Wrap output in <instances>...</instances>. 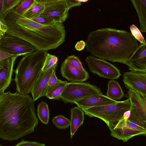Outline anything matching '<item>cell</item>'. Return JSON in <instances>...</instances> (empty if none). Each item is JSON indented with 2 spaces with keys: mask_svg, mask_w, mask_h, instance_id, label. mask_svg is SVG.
Masks as SVG:
<instances>
[{
  "mask_svg": "<svg viewBox=\"0 0 146 146\" xmlns=\"http://www.w3.org/2000/svg\"><path fill=\"white\" fill-rule=\"evenodd\" d=\"M4 0H0V19L2 20L3 18V10Z\"/></svg>",
  "mask_w": 146,
  "mask_h": 146,
  "instance_id": "obj_37",
  "label": "cell"
},
{
  "mask_svg": "<svg viewBox=\"0 0 146 146\" xmlns=\"http://www.w3.org/2000/svg\"><path fill=\"white\" fill-rule=\"evenodd\" d=\"M34 0H21L20 3L14 9L17 13L22 15L31 5Z\"/></svg>",
  "mask_w": 146,
  "mask_h": 146,
  "instance_id": "obj_27",
  "label": "cell"
},
{
  "mask_svg": "<svg viewBox=\"0 0 146 146\" xmlns=\"http://www.w3.org/2000/svg\"><path fill=\"white\" fill-rule=\"evenodd\" d=\"M123 80L127 89H131L146 97V71L131 70L124 72Z\"/></svg>",
  "mask_w": 146,
  "mask_h": 146,
  "instance_id": "obj_11",
  "label": "cell"
},
{
  "mask_svg": "<svg viewBox=\"0 0 146 146\" xmlns=\"http://www.w3.org/2000/svg\"><path fill=\"white\" fill-rule=\"evenodd\" d=\"M85 60L90 71L100 77L111 80L117 79L121 75L116 67L106 60L91 55L87 56Z\"/></svg>",
  "mask_w": 146,
  "mask_h": 146,
  "instance_id": "obj_9",
  "label": "cell"
},
{
  "mask_svg": "<svg viewBox=\"0 0 146 146\" xmlns=\"http://www.w3.org/2000/svg\"><path fill=\"white\" fill-rule=\"evenodd\" d=\"M126 96L133 104L139 115L146 120V97L129 89Z\"/></svg>",
  "mask_w": 146,
  "mask_h": 146,
  "instance_id": "obj_17",
  "label": "cell"
},
{
  "mask_svg": "<svg viewBox=\"0 0 146 146\" xmlns=\"http://www.w3.org/2000/svg\"><path fill=\"white\" fill-rule=\"evenodd\" d=\"M58 60L56 56L47 53L45 57L42 71H45L57 64Z\"/></svg>",
  "mask_w": 146,
  "mask_h": 146,
  "instance_id": "obj_25",
  "label": "cell"
},
{
  "mask_svg": "<svg viewBox=\"0 0 146 146\" xmlns=\"http://www.w3.org/2000/svg\"><path fill=\"white\" fill-rule=\"evenodd\" d=\"M45 7L41 17L63 23L68 17L69 8L66 0H43Z\"/></svg>",
  "mask_w": 146,
  "mask_h": 146,
  "instance_id": "obj_10",
  "label": "cell"
},
{
  "mask_svg": "<svg viewBox=\"0 0 146 146\" xmlns=\"http://www.w3.org/2000/svg\"><path fill=\"white\" fill-rule=\"evenodd\" d=\"M31 20L38 23L44 25L53 26L57 23L40 16L35 17Z\"/></svg>",
  "mask_w": 146,
  "mask_h": 146,
  "instance_id": "obj_30",
  "label": "cell"
},
{
  "mask_svg": "<svg viewBox=\"0 0 146 146\" xmlns=\"http://www.w3.org/2000/svg\"><path fill=\"white\" fill-rule=\"evenodd\" d=\"M34 102L17 92L0 93V138L16 140L34 131L38 123Z\"/></svg>",
  "mask_w": 146,
  "mask_h": 146,
  "instance_id": "obj_1",
  "label": "cell"
},
{
  "mask_svg": "<svg viewBox=\"0 0 146 146\" xmlns=\"http://www.w3.org/2000/svg\"><path fill=\"white\" fill-rule=\"evenodd\" d=\"M103 94L100 89L89 82H68L60 96L65 103L74 104L79 100L91 96Z\"/></svg>",
  "mask_w": 146,
  "mask_h": 146,
  "instance_id": "obj_7",
  "label": "cell"
},
{
  "mask_svg": "<svg viewBox=\"0 0 146 146\" xmlns=\"http://www.w3.org/2000/svg\"><path fill=\"white\" fill-rule=\"evenodd\" d=\"M0 146H3L1 145H0Z\"/></svg>",
  "mask_w": 146,
  "mask_h": 146,
  "instance_id": "obj_39",
  "label": "cell"
},
{
  "mask_svg": "<svg viewBox=\"0 0 146 146\" xmlns=\"http://www.w3.org/2000/svg\"><path fill=\"white\" fill-rule=\"evenodd\" d=\"M44 7L43 0H34L33 3L21 15L31 19L40 16L43 13Z\"/></svg>",
  "mask_w": 146,
  "mask_h": 146,
  "instance_id": "obj_20",
  "label": "cell"
},
{
  "mask_svg": "<svg viewBox=\"0 0 146 146\" xmlns=\"http://www.w3.org/2000/svg\"><path fill=\"white\" fill-rule=\"evenodd\" d=\"M37 115L42 123L47 124L49 122V112L48 104L46 102L42 101L38 105Z\"/></svg>",
  "mask_w": 146,
  "mask_h": 146,
  "instance_id": "obj_23",
  "label": "cell"
},
{
  "mask_svg": "<svg viewBox=\"0 0 146 146\" xmlns=\"http://www.w3.org/2000/svg\"><path fill=\"white\" fill-rule=\"evenodd\" d=\"M19 56L16 55L4 60V66L0 69V93L4 92L10 84L15 61Z\"/></svg>",
  "mask_w": 146,
  "mask_h": 146,
  "instance_id": "obj_15",
  "label": "cell"
},
{
  "mask_svg": "<svg viewBox=\"0 0 146 146\" xmlns=\"http://www.w3.org/2000/svg\"><path fill=\"white\" fill-rule=\"evenodd\" d=\"M129 115L123 117L113 128L110 129L111 135L118 140L126 142L136 136L146 135V120L137 111L131 103Z\"/></svg>",
  "mask_w": 146,
  "mask_h": 146,
  "instance_id": "obj_5",
  "label": "cell"
},
{
  "mask_svg": "<svg viewBox=\"0 0 146 146\" xmlns=\"http://www.w3.org/2000/svg\"><path fill=\"white\" fill-rule=\"evenodd\" d=\"M52 122L57 128L62 129L68 128L71 123L70 120L61 115L54 117Z\"/></svg>",
  "mask_w": 146,
  "mask_h": 146,
  "instance_id": "obj_24",
  "label": "cell"
},
{
  "mask_svg": "<svg viewBox=\"0 0 146 146\" xmlns=\"http://www.w3.org/2000/svg\"><path fill=\"white\" fill-rule=\"evenodd\" d=\"M118 101L111 100L103 94L94 95L77 100L74 104L81 109L99 106L115 103Z\"/></svg>",
  "mask_w": 146,
  "mask_h": 146,
  "instance_id": "obj_16",
  "label": "cell"
},
{
  "mask_svg": "<svg viewBox=\"0 0 146 146\" xmlns=\"http://www.w3.org/2000/svg\"><path fill=\"white\" fill-rule=\"evenodd\" d=\"M0 49L8 54L20 56L37 50L28 42L6 34L0 40Z\"/></svg>",
  "mask_w": 146,
  "mask_h": 146,
  "instance_id": "obj_8",
  "label": "cell"
},
{
  "mask_svg": "<svg viewBox=\"0 0 146 146\" xmlns=\"http://www.w3.org/2000/svg\"><path fill=\"white\" fill-rule=\"evenodd\" d=\"M14 56H15L7 53L0 49V61Z\"/></svg>",
  "mask_w": 146,
  "mask_h": 146,
  "instance_id": "obj_36",
  "label": "cell"
},
{
  "mask_svg": "<svg viewBox=\"0 0 146 146\" xmlns=\"http://www.w3.org/2000/svg\"><path fill=\"white\" fill-rule=\"evenodd\" d=\"M124 94L118 82L114 80H110L106 96L109 98L118 101L124 97Z\"/></svg>",
  "mask_w": 146,
  "mask_h": 146,
  "instance_id": "obj_21",
  "label": "cell"
},
{
  "mask_svg": "<svg viewBox=\"0 0 146 146\" xmlns=\"http://www.w3.org/2000/svg\"><path fill=\"white\" fill-rule=\"evenodd\" d=\"M8 29L6 34L19 38L34 46L37 50L56 49L65 41V27L63 23L53 26L41 25L11 9L3 18Z\"/></svg>",
  "mask_w": 146,
  "mask_h": 146,
  "instance_id": "obj_2",
  "label": "cell"
},
{
  "mask_svg": "<svg viewBox=\"0 0 146 146\" xmlns=\"http://www.w3.org/2000/svg\"><path fill=\"white\" fill-rule=\"evenodd\" d=\"M47 51L36 50L23 56L15 71L17 92L28 95L42 71Z\"/></svg>",
  "mask_w": 146,
  "mask_h": 146,
  "instance_id": "obj_4",
  "label": "cell"
},
{
  "mask_svg": "<svg viewBox=\"0 0 146 146\" xmlns=\"http://www.w3.org/2000/svg\"><path fill=\"white\" fill-rule=\"evenodd\" d=\"M86 46L85 42L83 40L78 42L75 45L76 50L78 51L82 50Z\"/></svg>",
  "mask_w": 146,
  "mask_h": 146,
  "instance_id": "obj_35",
  "label": "cell"
},
{
  "mask_svg": "<svg viewBox=\"0 0 146 146\" xmlns=\"http://www.w3.org/2000/svg\"><path fill=\"white\" fill-rule=\"evenodd\" d=\"M56 71L52 74L48 81L47 85L46 94L56 84L59 79H58L56 75Z\"/></svg>",
  "mask_w": 146,
  "mask_h": 146,
  "instance_id": "obj_31",
  "label": "cell"
},
{
  "mask_svg": "<svg viewBox=\"0 0 146 146\" xmlns=\"http://www.w3.org/2000/svg\"><path fill=\"white\" fill-rule=\"evenodd\" d=\"M57 66L56 64L45 71H42L31 92L34 101L42 96H46L48 81L53 73L56 71Z\"/></svg>",
  "mask_w": 146,
  "mask_h": 146,
  "instance_id": "obj_12",
  "label": "cell"
},
{
  "mask_svg": "<svg viewBox=\"0 0 146 146\" xmlns=\"http://www.w3.org/2000/svg\"><path fill=\"white\" fill-rule=\"evenodd\" d=\"M68 83L66 81L59 79L57 83L46 94V96L50 99L59 100L61 95Z\"/></svg>",
  "mask_w": 146,
  "mask_h": 146,
  "instance_id": "obj_22",
  "label": "cell"
},
{
  "mask_svg": "<svg viewBox=\"0 0 146 146\" xmlns=\"http://www.w3.org/2000/svg\"><path fill=\"white\" fill-rule=\"evenodd\" d=\"M68 5L70 9L75 7H79L82 2H85L88 0H66Z\"/></svg>",
  "mask_w": 146,
  "mask_h": 146,
  "instance_id": "obj_33",
  "label": "cell"
},
{
  "mask_svg": "<svg viewBox=\"0 0 146 146\" xmlns=\"http://www.w3.org/2000/svg\"><path fill=\"white\" fill-rule=\"evenodd\" d=\"M21 0H4L3 15V17L11 9L15 8L21 2Z\"/></svg>",
  "mask_w": 146,
  "mask_h": 146,
  "instance_id": "obj_26",
  "label": "cell"
},
{
  "mask_svg": "<svg viewBox=\"0 0 146 146\" xmlns=\"http://www.w3.org/2000/svg\"><path fill=\"white\" fill-rule=\"evenodd\" d=\"M126 65L130 70L146 71V42L138 45Z\"/></svg>",
  "mask_w": 146,
  "mask_h": 146,
  "instance_id": "obj_13",
  "label": "cell"
},
{
  "mask_svg": "<svg viewBox=\"0 0 146 146\" xmlns=\"http://www.w3.org/2000/svg\"><path fill=\"white\" fill-rule=\"evenodd\" d=\"M7 29V26L0 19V40L6 34Z\"/></svg>",
  "mask_w": 146,
  "mask_h": 146,
  "instance_id": "obj_34",
  "label": "cell"
},
{
  "mask_svg": "<svg viewBox=\"0 0 146 146\" xmlns=\"http://www.w3.org/2000/svg\"><path fill=\"white\" fill-rule=\"evenodd\" d=\"M85 43L87 50L95 56L126 65L139 45L131 33L111 28L90 32Z\"/></svg>",
  "mask_w": 146,
  "mask_h": 146,
  "instance_id": "obj_3",
  "label": "cell"
},
{
  "mask_svg": "<svg viewBox=\"0 0 146 146\" xmlns=\"http://www.w3.org/2000/svg\"><path fill=\"white\" fill-rule=\"evenodd\" d=\"M130 108L131 103L127 99L114 103L82 109L89 117H96L102 120L110 129L117 123Z\"/></svg>",
  "mask_w": 146,
  "mask_h": 146,
  "instance_id": "obj_6",
  "label": "cell"
},
{
  "mask_svg": "<svg viewBox=\"0 0 146 146\" xmlns=\"http://www.w3.org/2000/svg\"><path fill=\"white\" fill-rule=\"evenodd\" d=\"M60 71L62 77L71 82H83L86 80L89 77L86 70L84 71L79 70L66 59L61 64Z\"/></svg>",
  "mask_w": 146,
  "mask_h": 146,
  "instance_id": "obj_14",
  "label": "cell"
},
{
  "mask_svg": "<svg viewBox=\"0 0 146 146\" xmlns=\"http://www.w3.org/2000/svg\"><path fill=\"white\" fill-rule=\"evenodd\" d=\"M135 8L139 19L140 31L146 32V0H131Z\"/></svg>",
  "mask_w": 146,
  "mask_h": 146,
  "instance_id": "obj_19",
  "label": "cell"
},
{
  "mask_svg": "<svg viewBox=\"0 0 146 146\" xmlns=\"http://www.w3.org/2000/svg\"><path fill=\"white\" fill-rule=\"evenodd\" d=\"M130 29L131 34L136 39L140 42V43L146 42L140 30L134 24L131 25L130 27Z\"/></svg>",
  "mask_w": 146,
  "mask_h": 146,
  "instance_id": "obj_28",
  "label": "cell"
},
{
  "mask_svg": "<svg viewBox=\"0 0 146 146\" xmlns=\"http://www.w3.org/2000/svg\"><path fill=\"white\" fill-rule=\"evenodd\" d=\"M66 59L75 67L79 70L84 71H86L83 68L82 62L75 55H73L68 56Z\"/></svg>",
  "mask_w": 146,
  "mask_h": 146,
  "instance_id": "obj_29",
  "label": "cell"
},
{
  "mask_svg": "<svg viewBox=\"0 0 146 146\" xmlns=\"http://www.w3.org/2000/svg\"><path fill=\"white\" fill-rule=\"evenodd\" d=\"M70 112V137L72 138L78 128L83 123L84 112L78 107L72 108Z\"/></svg>",
  "mask_w": 146,
  "mask_h": 146,
  "instance_id": "obj_18",
  "label": "cell"
},
{
  "mask_svg": "<svg viewBox=\"0 0 146 146\" xmlns=\"http://www.w3.org/2000/svg\"><path fill=\"white\" fill-rule=\"evenodd\" d=\"M14 146H45L44 143L35 141H25L22 140L20 142Z\"/></svg>",
  "mask_w": 146,
  "mask_h": 146,
  "instance_id": "obj_32",
  "label": "cell"
},
{
  "mask_svg": "<svg viewBox=\"0 0 146 146\" xmlns=\"http://www.w3.org/2000/svg\"><path fill=\"white\" fill-rule=\"evenodd\" d=\"M4 60L0 61V69L2 68L4 66Z\"/></svg>",
  "mask_w": 146,
  "mask_h": 146,
  "instance_id": "obj_38",
  "label": "cell"
}]
</instances>
